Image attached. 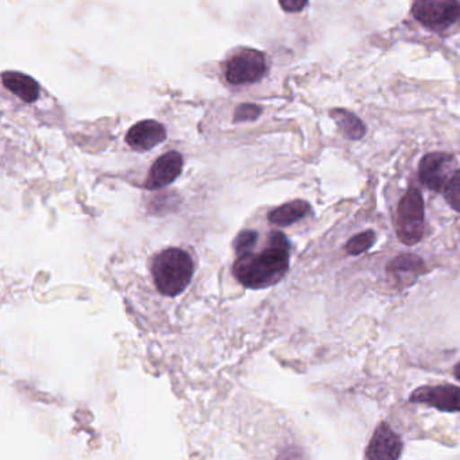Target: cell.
Returning <instances> with one entry per match:
<instances>
[{"instance_id": "1", "label": "cell", "mask_w": 460, "mask_h": 460, "mask_svg": "<svg viewBox=\"0 0 460 460\" xmlns=\"http://www.w3.org/2000/svg\"><path fill=\"white\" fill-rule=\"evenodd\" d=\"M290 244L279 231L269 235L268 246L261 254L239 255L234 263V274L243 287L263 289L276 285L289 269Z\"/></svg>"}, {"instance_id": "2", "label": "cell", "mask_w": 460, "mask_h": 460, "mask_svg": "<svg viewBox=\"0 0 460 460\" xmlns=\"http://www.w3.org/2000/svg\"><path fill=\"white\" fill-rule=\"evenodd\" d=\"M193 266L192 258L181 249L164 250L153 261L152 274L155 287L161 295L174 297L187 289L192 281Z\"/></svg>"}, {"instance_id": "3", "label": "cell", "mask_w": 460, "mask_h": 460, "mask_svg": "<svg viewBox=\"0 0 460 460\" xmlns=\"http://www.w3.org/2000/svg\"><path fill=\"white\" fill-rule=\"evenodd\" d=\"M395 233L398 239L408 246H413L424 238V199L416 188H411L398 204Z\"/></svg>"}, {"instance_id": "4", "label": "cell", "mask_w": 460, "mask_h": 460, "mask_svg": "<svg viewBox=\"0 0 460 460\" xmlns=\"http://www.w3.org/2000/svg\"><path fill=\"white\" fill-rule=\"evenodd\" d=\"M411 13L425 28L441 31L459 20L460 4L457 0H417Z\"/></svg>"}, {"instance_id": "5", "label": "cell", "mask_w": 460, "mask_h": 460, "mask_svg": "<svg viewBox=\"0 0 460 460\" xmlns=\"http://www.w3.org/2000/svg\"><path fill=\"white\" fill-rule=\"evenodd\" d=\"M456 172V160L448 153H429L420 161V180L433 192H444Z\"/></svg>"}, {"instance_id": "6", "label": "cell", "mask_w": 460, "mask_h": 460, "mask_svg": "<svg viewBox=\"0 0 460 460\" xmlns=\"http://www.w3.org/2000/svg\"><path fill=\"white\" fill-rule=\"evenodd\" d=\"M265 74V56L258 50H242L238 55L231 58L226 66V79L233 85L260 82Z\"/></svg>"}, {"instance_id": "7", "label": "cell", "mask_w": 460, "mask_h": 460, "mask_svg": "<svg viewBox=\"0 0 460 460\" xmlns=\"http://www.w3.org/2000/svg\"><path fill=\"white\" fill-rule=\"evenodd\" d=\"M411 402L427 403L441 411H460V387L452 385L422 386L411 394Z\"/></svg>"}, {"instance_id": "8", "label": "cell", "mask_w": 460, "mask_h": 460, "mask_svg": "<svg viewBox=\"0 0 460 460\" xmlns=\"http://www.w3.org/2000/svg\"><path fill=\"white\" fill-rule=\"evenodd\" d=\"M184 160L179 152H169L161 155L147 174L145 188L157 190L171 185L181 174Z\"/></svg>"}, {"instance_id": "9", "label": "cell", "mask_w": 460, "mask_h": 460, "mask_svg": "<svg viewBox=\"0 0 460 460\" xmlns=\"http://www.w3.org/2000/svg\"><path fill=\"white\" fill-rule=\"evenodd\" d=\"M401 452H402V441L386 422H382L371 438L366 451V459L394 460L401 456Z\"/></svg>"}, {"instance_id": "10", "label": "cell", "mask_w": 460, "mask_h": 460, "mask_svg": "<svg viewBox=\"0 0 460 460\" xmlns=\"http://www.w3.org/2000/svg\"><path fill=\"white\" fill-rule=\"evenodd\" d=\"M166 139V130L155 120H144L128 130L126 142L137 152H147L163 144Z\"/></svg>"}, {"instance_id": "11", "label": "cell", "mask_w": 460, "mask_h": 460, "mask_svg": "<svg viewBox=\"0 0 460 460\" xmlns=\"http://www.w3.org/2000/svg\"><path fill=\"white\" fill-rule=\"evenodd\" d=\"M4 85L14 93L15 96L26 103H33L39 99L40 85L36 80L29 77L28 75L20 72H6L4 74Z\"/></svg>"}, {"instance_id": "12", "label": "cell", "mask_w": 460, "mask_h": 460, "mask_svg": "<svg viewBox=\"0 0 460 460\" xmlns=\"http://www.w3.org/2000/svg\"><path fill=\"white\" fill-rule=\"evenodd\" d=\"M311 211V206L304 200L290 201V203L284 204V206L279 207V208L273 209L269 214L268 219L271 225L281 226V227H287V226L293 225V223L298 222V220L305 217L306 215Z\"/></svg>"}, {"instance_id": "13", "label": "cell", "mask_w": 460, "mask_h": 460, "mask_svg": "<svg viewBox=\"0 0 460 460\" xmlns=\"http://www.w3.org/2000/svg\"><path fill=\"white\" fill-rule=\"evenodd\" d=\"M424 266L421 258L417 257V255L402 254L394 258L387 265V271L397 277L401 281H405L406 279H411L413 281L420 274L424 273Z\"/></svg>"}, {"instance_id": "14", "label": "cell", "mask_w": 460, "mask_h": 460, "mask_svg": "<svg viewBox=\"0 0 460 460\" xmlns=\"http://www.w3.org/2000/svg\"><path fill=\"white\" fill-rule=\"evenodd\" d=\"M331 117L335 120L336 125L341 128L346 138L358 141L365 136V123L352 112L346 111V110H335V111L331 112Z\"/></svg>"}, {"instance_id": "15", "label": "cell", "mask_w": 460, "mask_h": 460, "mask_svg": "<svg viewBox=\"0 0 460 460\" xmlns=\"http://www.w3.org/2000/svg\"><path fill=\"white\" fill-rule=\"evenodd\" d=\"M376 242V235L373 231H365V233L358 234L354 238L349 239L346 244V252L349 255H359L367 252Z\"/></svg>"}, {"instance_id": "16", "label": "cell", "mask_w": 460, "mask_h": 460, "mask_svg": "<svg viewBox=\"0 0 460 460\" xmlns=\"http://www.w3.org/2000/svg\"><path fill=\"white\" fill-rule=\"evenodd\" d=\"M258 242L257 231H242L238 236H236L235 243H234V249H235L236 257L239 255L249 254L255 250Z\"/></svg>"}, {"instance_id": "17", "label": "cell", "mask_w": 460, "mask_h": 460, "mask_svg": "<svg viewBox=\"0 0 460 460\" xmlns=\"http://www.w3.org/2000/svg\"><path fill=\"white\" fill-rule=\"evenodd\" d=\"M444 193H446V199L449 206L455 211L460 212V171H457L455 176L452 177Z\"/></svg>"}, {"instance_id": "18", "label": "cell", "mask_w": 460, "mask_h": 460, "mask_svg": "<svg viewBox=\"0 0 460 460\" xmlns=\"http://www.w3.org/2000/svg\"><path fill=\"white\" fill-rule=\"evenodd\" d=\"M261 112H262V109L255 104H242L236 109L234 120L235 122H254L260 117Z\"/></svg>"}, {"instance_id": "19", "label": "cell", "mask_w": 460, "mask_h": 460, "mask_svg": "<svg viewBox=\"0 0 460 460\" xmlns=\"http://www.w3.org/2000/svg\"><path fill=\"white\" fill-rule=\"evenodd\" d=\"M308 4V0H279L282 9L288 13H298Z\"/></svg>"}, {"instance_id": "20", "label": "cell", "mask_w": 460, "mask_h": 460, "mask_svg": "<svg viewBox=\"0 0 460 460\" xmlns=\"http://www.w3.org/2000/svg\"><path fill=\"white\" fill-rule=\"evenodd\" d=\"M454 374L455 376H456V379H459L460 381V363H457V365L455 366Z\"/></svg>"}]
</instances>
